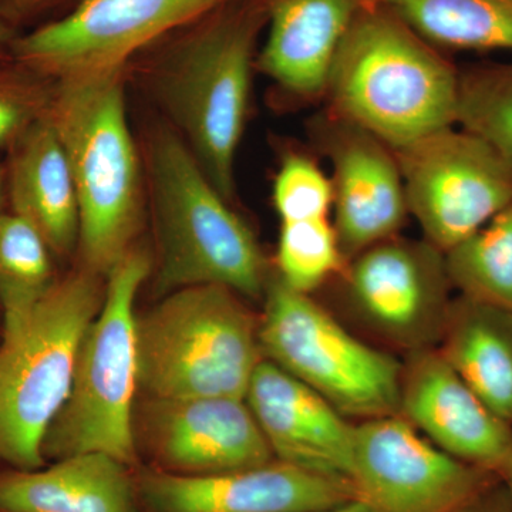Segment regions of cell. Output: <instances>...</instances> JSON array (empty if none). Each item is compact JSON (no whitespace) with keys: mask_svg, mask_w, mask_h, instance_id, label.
<instances>
[{"mask_svg":"<svg viewBox=\"0 0 512 512\" xmlns=\"http://www.w3.org/2000/svg\"><path fill=\"white\" fill-rule=\"evenodd\" d=\"M266 23V0H232L141 52L170 126L229 202Z\"/></svg>","mask_w":512,"mask_h":512,"instance_id":"obj_1","label":"cell"},{"mask_svg":"<svg viewBox=\"0 0 512 512\" xmlns=\"http://www.w3.org/2000/svg\"><path fill=\"white\" fill-rule=\"evenodd\" d=\"M458 79L446 53L367 0L336 53L323 100L396 151L457 126Z\"/></svg>","mask_w":512,"mask_h":512,"instance_id":"obj_2","label":"cell"},{"mask_svg":"<svg viewBox=\"0 0 512 512\" xmlns=\"http://www.w3.org/2000/svg\"><path fill=\"white\" fill-rule=\"evenodd\" d=\"M124 69L53 82L49 117L79 201L83 268L106 276L134 247L143 173L128 123Z\"/></svg>","mask_w":512,"mask_h":512,"instance_id":"obj_3","label":"cell"},{"mask_svg":"<svg viewBox=\"0 0 512 512\" xmlns=\"http://www.w3.org/2000/svg\"><path fill=\"white\" fill-rule=\"evenodd\" d=\"M146 163L157 234L158 293L221 285L245 298L264 296L271 272L254 232L173 127L151 131Z\"/></svg>","mask_w":512,"mask_h":512,"instance_id":"obj_4","label":"cell"},{"mask_svg":"<svg viewBox=\"0 0 512 512\" xmlns=\"http://www.w3.org/2000/svg\"><path fill=\"white\" fill-rule=\"evenodd\" d=\"M100 275L86 268L55 282L0 343V461L19 471L45 464L47 431L72 389L77 356L103 303Z\"/></svg>","mask_w":512,"mask_h":512,"instance_id":"obj_5","label":"cell"},{"mask_svg":"<svg viewBox=\"0 0 512 512\" xmlns=\"http://www.w3.org/2000/svg\"><path fill=\"white\" fill-rule=\"evenodd\" d=\"M138 379L151 400L245 399L264 359L259 322L221 285L167 293L137 319Z\"/></svg>","mask_w":512,"mask_h":512,"instance_id":"obj_6","label":"cell"},{"mask_svg":"<svg viewBox=\"0 0 512 512\" xmlns=\"http://www.w3.org/2000/svg\"><path fill=\"white\" fill-rule=\"evenodd\" d=\"M151 268L148 251L134 245L106 275L103 303L80 346L69 397L47 431L45 457L103 453L124 464L136 458V299Z\"/></svg>","mask_w":512,"mask_h":512,"instance_id":"obj_7","label":"cell"},{"mask_svg":"<svg viewBox=\"0 0 512 512\" xmlns=\"http://www.w3.org/2000/svg\"><path fill=\"white\" fill-rule=\"evenodd\" d=\"M264 359L311 387L349 419L399 414L403 362L363 342L311 295L275 274L264 293Z\"/></svg>","mask_w":512,"mask_h":512,"instance_id":"obj_8","label":"cell"},{"mask_svg":"<svg viewBox=\"0 0 512 512\" xmlns=\"http://www.w3.org/2000/svg\"><path fill=\"white\" fill-rule=\"evenodd\" d=\"M394 154L409 214L444 254L512 204V158L464 128H443Z\"/></svg>","mask_w":512,"mask_h":512,"instance_id":"obj_9","label":"cell"},{"mask_svg":"<svg viewBox=\"0 0 512 512\" xmlns=\"http://www.w3.org/2000/svg\"><path fill=\"white\" fill-rule=\"evenodd\" d=\"M336 282L357 322L406 353L437 348L454 292L446 254L394 235L350 258Z\"/></svg>","mask_w":512,"mask_h":512,"instance_id":"obj_10","label":"cell"},{"mask_svg":"<svg viewBox=\"0 0 512 512\" xmlns=\"http://www.w3.org/2000/svg\"><path fill=\"white\" fill-rule=\"evenodd\" d=\"M232 0H83L23 33L12 57L50 82L126 69L144 49Z\"/></svg>","mask_w":512,"mask_h":512,"instance_id":"obj_11","label":"cell"},{"mask_svg":"<svg viewBox=\"0 0 512 512\" xmlns=\"http://www.w3.org/2000/svg\"><path fill=\"white\" fill-rule=\"evenodd\" d=\"M349 480L370 512H451L500 478L448 456L392 414L356 423Z\"/></svg>","mask_w":512,"mask_h":512,"instance_id":"obj_12","label":"cell"},{"mask_svg":"<svg viewBox=\"0 0 512 512\" xmlns=\"http://www.w3.org/2000/svg\"><path fill=\"white\" fill-rule=\"evenodd\" d=\"M309 131L332 165V222L346 261L399 235L410 214L392 148L328 109L309 123Z\"/></svg>","mask_w":512,"mask_h":512,"instance_id":"obj_13","label":"cell"},{"mask_svg":"<svg viewBox=\"0 0 512 512\" xmlns=\"http://www.w3.org/2000/svg\"><path fill=\"white\" fill-rule=\"evenodd\" d=\"M399 416L448 456L500 478L512 446L505 423L437 348L407 353Z\"/></svg>","mask_w":512,"mask_h":512,"instance_id":"obj_14","label":"cell"},{"mask_svg":"<svg viewBox=\"0 0 512 512\" xmlns=\"http://www.w3.org/2000/svg\"><path fill=\"white\" fill-rule=\"evenodd\" d=\"M140 490L154 512H318L356 500L349 481L278 460L211 476L147 473Z\"/></svg>","mask_w":512,"mask_h":512,"instance_id":"obj_15","label":"cell"},{"mask_svg":"<svg viewBox=\"0 0 512 512\" xmlns=\"http://www.w3.org/2000/svg\"><path fill=\"white\" fill-rule=\"evenodd\" d=\"M245 402L275 460L350 483L356 423L328 400L262 359Z\"/></svg>","mask_w":512,"mask_h":512,"instance_id":"obj_16","label":"cell"},{"mask_svg":"<svg viewBox=\"0 0 512 512\" xmlns=\"http://www.w3.org/2000/svg\"><path fill=\"white\" fill-rule=\"evenodd\" d=\"M148 421L153 446L170 473L211 476L275 460L245 399L151 400Z\"/></svg>","mask_w":512,"mask_h":512,"instance_id":"obj_17","label":"cell"},{"mask_svg":"<svg viewBox=\"0 0 512 512\" xmlns=\"http://www.w3.org/2000/svg\"><path fill=\"white\" fill-rule=\"evenodd\" d=\"M367 0H266L256 70L286 96L323 100L333 60Z\"/></svg>","mask_w":512,"mask_h":512,"instance_id":"obj_18","label":"cell"},{"mask_svg":"<svg viewBox=\"0 0 512 512\" xmlns=\"http://www.w3.org/2000/svg\"><path fill=\"white\" fill-rule=\"evenodd\" d=\"M5 164L9 211L29 222L53 255L70 254L79 242V201L49 113L10 147Z\"/></svg>","mask_w":512,"mask_h":512,"instance_id":"obj_19","label":"cell"},{"mask_svg":"<svg viewBox=\"0 0 512 512\" xmlns=\"http://www.w3.org/2000/svg\"><path fill=\"white\" fill-rule=\"evenodd\" d=\"M0 512H138L127 464L103 453L0 476Z\"/></svg>","mask_w":512,"mask_h":512,"instance_id":"obj_20","label":"cell"},{"mask_svg":"<svg viewBox=\"0 0 512 512\" xmlns=\"http://www.w3.org/2000/svg\"><path fill=\"white\" fill-rule=\"evenodd\" d=\"M437 350L477 396L512 426V311L454 296Z\"/></svg>","mask_w":512,"mask_h":512,"instance_id":"obj_21","label":"cell"},{"mask_svg":"<svg viewBox=\"0 0 512 512\" xmlns=\"http://www.w3.org/2000/svg\"><path fill=\"white\" fill-rule=\"evenodd\" d=\"M441 52H512V0H373Z\"/></svg>","mask_w":512,"mask_h":512,"instance_id":"obj_22","label":"cell"},{"mask_svg":"<svg viewBox=\"0 0 512 512\" xmlns=\"http://www.w3.org/2000/svg\"><path fill=\"white\" fill-rule=\"evenodd\" d=\"M52 249L29 222L0 212V308L3 332L25 322L57 279Z\"/></svg>","mask_w":512,"mask_h":512,"instance_id":"obj_23","label":"cell"},{"mask_svg":"<svg viewBox=\"0 0 512 512\" xmlns=\"http://www.w3.org/2000/svg\"><path fill=\"white\" fill-rule=\"evenodd\" d=\"M457 295L512 311V204L446 254Z\"/></svg>","mask_w":512,"mask_h":512,"instance_id":"obj_24","label":"cell"},{"mask_svg":"<svg viewBox=\"0 0 512 512\" xmlns=\"http://www.w3.org/2000/svg\"><path fill=\"white\" fill-rule=\"evenodd\" d=\"M346 262L330 218L282 222L275 275L288 288L311 295L333 281Z\"/></svg>","mask_w":512,"mask_h":512,"instance_id":"obj_25","label":"cell"},{"mask_svg":"<svg viewBox=\"0 0 512 512\" xmlns=\"http://www.w3.org/2000/svg\"><path fill=\"white\" fill-rule=\"evenodd\" d=\"M457 126L512 158V63H478L460 69Z\"/></svg>","mask_w":512,"mask_h":512,"instance_id":"obj_26","label":"cell"},{"mask_svg":"<svg viewBox=\"0 0 512 512\" xmlns=\"http://www.w3.org/2000/svg\"><path fill=\"white\" fill-rule=\"evenodd\" d=\"M272 201L281 224L332 218V181L312 157L289 153L275 175Z\"/></svg>","mask_w":512,"mask_h":512,"instance_id":"obj_27","label":"cell"},{"mask_svg":"<svg viewBox=\"0 0 512 512\" xmlns=\"http://www.w3.org/2000/svg\"><path fill=\"white\" fill-rule=\"evenodd\" d=\"M53 82L16 62L0 60V151H8L49 113Z\"/></svg>","mask_w":512,"mask_h":512,"instance_id":"obj_28","label":"cell"},{"mask_svg":"<svg viewBox=\"0 0 512 512\" xmlns=\"http://www.w3.org/2000/svg\"><path fill=\"white\" fill-rule=\"evenodd\" d=\"M83 0H0V22L19 35L69 15Z\"/></svg>","mask_w":512,"mask_h":512,"instance_id":"obj_29","label":"cell"},{"mask_svg":"<svg viewBox=\"0 0 512 512\" xmlns=\"http://www.w3.org/2000/svg\"><path fill=\"white\" fill-rule=\"evenodd\" d=\"M451 512H512V503L504 484L498 480Z\"/></svg>","mask_w":512,"mask_h":512,"instance_id":"obj_30","label":"cell"},{"mask_svg":"<svg viewBox=\"0 0 512 512\" xmlns=\"http://www.w3.org/2000/svg\"><path fill=\"white\" fill-rule=\"evenodd\" d=\"M19 33L10 29L5 23L0 22V60L10 59L12 57L13 45L19 37Z\"/></svg>","mask_w":512,"mask_h":512,"instance_id":"obj_31","label":"cell"},{"mask_svg":"<svg viewBox=\"0 0 512 512\" xmlns=\"http://www.w3.org/2000/svg\"><path fill=\"white\" fill-rule=\"evenodd\" d=\"M500 480L501 483L504 484L505 490H507L508 495H510L512 503V446L510 454H508L507 461H505L503 470H501Z\"/></svg>","mask_w":512,"mask_h":512,"instance_id":"obj_32","label":"cell"},{"mask_svg":"<svg viewBox=\"0 0 512 512\" xmlns=\"http://www.w3.org/2000/svg\"><path fill=\"white\" fill-rule=\"evenodd\" d=\"M8 210V187H6V164L0 160V212Z\"/></svg>","mask_w":512,"mask_h":512,"instance_id":"obj_33","label":"cell"},{"mask_svg":"<svg viewBox=\"0 0 512 512\" xmlns=\"http://www.w3.org/2000/svg\"><path fill=\"white\" fill-rule=\"evenodd\" d=\"M318 512H370L369 508L366 507L362 501L353 500L349 503L339 505V507L330 508V510L318 511Z\"/></svg>","mask_w":512,"mask_h":512,"instance_id":"obj_34","label":"cell"}]
</instances>
